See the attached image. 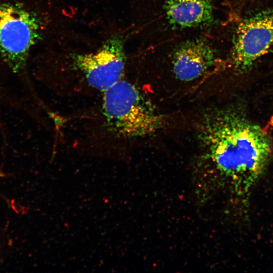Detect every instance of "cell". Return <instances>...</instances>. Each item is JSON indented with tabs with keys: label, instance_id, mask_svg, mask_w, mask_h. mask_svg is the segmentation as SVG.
<instances>
[{
	"label": "cell",
	"instance_id": "obj_4",
	"mask_svg": "<svg viewBox=\"0 0 273 273\" xmlns=\"http://www.w3.org/2000/svg\"><path fill=\"white\" fill-rule=\"evenodd\" d=\"M230 42L226 64L237 74L249 71L273 43V6L240 19Z\"/></svg>",
	"mask_w": 273,
	"mask_h": 273
},
{
	"label": "cell",
	"instance_id": "obj_6",
	"mask_svg": "<svg viewBox=\"0 0 273 273\" xmlns=\"http://www.w3.org/2000/svg\"><path fill=\"white\" fill-rule=\"evenodd\" d=\"M39 37L36 17L17 4L0 2V53L15 73L22 69Z\"/></svg>",
	"mask_w": 273,
	"mask_h": 273
},
{
	"label": "cell",
	"instance_id": "obj_5",
	"mask_svg": "<svg viewBox=\"0 0 273 273\" xmlns=\"http://www.w3.org/2000/svg\"><path fill=\"white\" fill-rule=\"evenodd\" d=\"M214 38L213 34L198 33L159 43L175 78L185 82L196 80L221 63L223 59Z\"/></svg>",
	"mask_w": 273,
	"mask_h": 273
},
{
	"label": "cell",
	"instance_id": "obj_3",
	"mask_svg": "<svg viewBox=\"0 0 273 273\" xmlns=\"http://www.w3.org/2000/svg\"><path fill=\"white\" fill-rule=\"evenodd\" d=\"M226 0H159L160 42L198 33L212 34L226 25Z\"/></svg>",
	"mask_w": 273,
	"mask_h": 273
},
{
	"label": "cell",
	"instance_id": "obj_1",
	"mask_svg": "<svg viewBox=\"0 0 273 273\" xmlns=\"http://www.w3.org/2000/svg\"><path fill=\"white\" fill-rule=\"evenodd\" d=\"M196 135L204 168L238 194L246 192L259 178L272 153L267 133L232 106L203 113Z\"/></svg>",
	"mask_w": 273,
	"mask_h": 273
},
{
	"label": "cell",
	"instance_id": "obj_7",
	"mask_svg": "<svg viewBox=\"0 0 273 273\" xmlns=\"http://www.w3.org/2000/svg\"><path fill=\"white\" fill-rule=\"evenodd\" d=\"M71 58L73 69L81 73L85 84L103 92L121 79L126 62L123 36L114 35L97 52L72 54Z\"/></svg>",
	"mask_w": 273,
	"mask_h": 273
},
{
	"label": "cell",
	"instance_id": "obj_2",
	"mask_svg": "<svg viewBox=\"0 0 273 273\" xmlns=\"http://www.w3.org/2000/svg\"><path fill=\"white\" fill-rule=\"evenodd\" d=\"M102 111L108 129L124 138L150 135L166 123L134 84L122 79L103 92Z\"/></svg>",
	"mask_w": 273,
	"mask_h": 273
}]
</instances>
